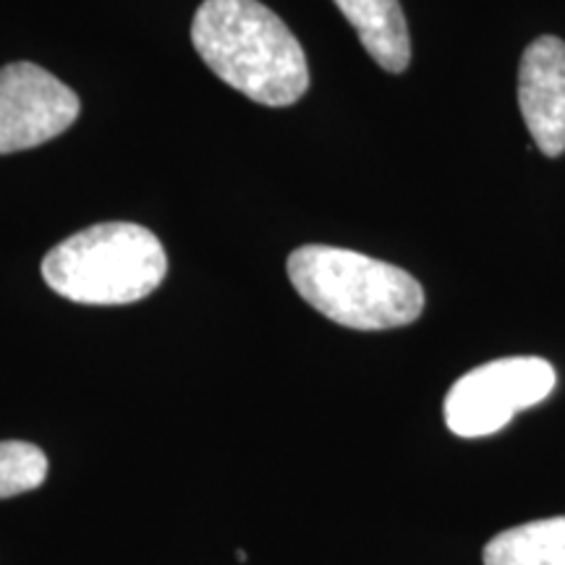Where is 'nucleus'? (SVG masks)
Returning <instances> with one entry per match:
<instances>
[{
  "label": "nucleus",
  "instance_id": "obj_1",
  "mask_svg": "<svg viewBox=\"0 0 565 565\" xmlns=\"http://www.w3.org/2000/svg\"><path fill=\"white\" fill-rule=\"evenodd\" d=\"M200 58L254 103L286 108L309 89L301 42L259 0H204L192 24Z\"/></svg>",
  "mask_w": 565,
  "mask_h": 565
},
{
  "label": "nucleus",
  "instance_id": "obj_2",
  "mask_svg": "<svg viewBox=\"0 0 565 565\" xmlns=\"http://www.w3.org/2000/svg\"><path fill=\"white\" fill-rule=\"evenodd\" d=\"M286 267L301 299L343 328H404L424 312L419 280L366 254L307 244L288 257Z\"/></svg>",
  "mask_w": 565,
  "mask_h": 565
},
{
  "label": "nucleus",
  "instance_id": "obj_3",
  "mask_svg": "<svg viewBox=\"0 0 565 565\" xmlns=\"http://www.w3.org/2000/svg\"><path fill=\"white\" fill-rule=\"evenodd\" d=\"M168 275L160 238L137 223H97L53 246L42 278L55 294L89 307L147 299Z\"/></svg>",
  "mask_w": 565,
  "mask_h": 565
},
{
  "label": "nucleus",
  "instance_id": "obj_4",
  "mask_svg": "<svg viewBox=\"0 0 565 565\" xmlns=\"http://www.w3.org/2000/svg\"><path fill=\"white\" fill-rule=\"evenodd\" d=\"M555 387L553 364L513 356L466 372L445 398V422L458 437H487L503 429L521 408L536 406Z\"/></svg>",
  "mask_w": 565,
  "mask_h": 565
},
{
  "label": "nucleus",
  "instance_id": "obj_5",
  "mask_svg": "<svg viewBox=\"0 0 565 565\" xmlns=\"http://www.w3.org/2000/svg\"><path fill=\"white\" fill-rule=\"evenodd\" d=\"M76 92L38 63L0 68V154L45 145L79 118Z\"/></svg>",
  "mask_w": 565,
  "mask_h": 565
},
{
  "label": "nucleus",
  "instance_id": "obj_6",
  "mask_svg": "<svg viewBox=\"0 0 565 565\" xmlns=\"http://www.w3.org/2000/svg\"><path fill=\"white\" fill-rule=\"evenodd\" d=\"M519 108L547 158L565 152V42L545 34L521 55Z\"/></svg>",
  "mask_w": 565,
  "mask_h": 565
},
{
  "label": "nucleus",
  "instance_id": "obj_7",
  "mask_svg": "<svg viewBox=\"0 0 565 565\" xmlns=\"http://www.w3.org/2000/svg\"><path fill=\"white\" fill-rule=\"evenodd\" d=\"M380 68L401 74L412 61V38L398 0H335Z\"/></svg>",
  "mask_w": 565,
  "mask_h": 565
},
{
  "label": "nucleus",
  "instance_id": "obj_8",
  "mask_svg": "<svg viewBox=\"0 0 565 565\" xmlns=\"http://www.w3.org/2000/svg\"><path fill=\"white\" fill-rule=\"evenodd\" d=\"M484 565H565V515L529 521L492 536Z\"/></svg>",
  "mask_w": 565,
  "mask_h": 565
},
{
  "label": "nucleus",
  "instance_id": "obj_9",
  "mask_svg": "<svg viewBox=\"0 0 565 565\" xmlns=\"http://www.w3.org/2000/svg\"><path fill=\"white\" fill-rule=\"evenodd\" d=\"M45 477L47 458L38 445L21 440L0 443V500L38 490Z\"/></svg>",
  "mask_w": 565,
  "mask_h": 565
}]
</instances>
